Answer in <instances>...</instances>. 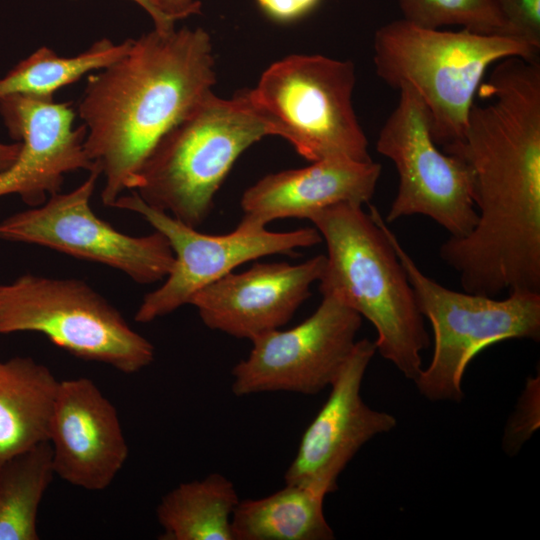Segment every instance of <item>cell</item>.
Returning a JSON list of instances; mask_svg holds the SVG:
<instances>
[{
  "label": "cell",
  "mask_w": 540,
  "mask_h": 540,
  "mask_svg": "<svg viewBox=\"0 0 540 540\" xmlns=\"http://www.w3.org/2000/svg\"><path fill=\"white\" fill-rule=\"evenodd\" d=\"M214 64L204 29L154 28L132 39L119 60L88 75L77 113L86 127V153L104 176L105 206L138 188L158 141L212 91Z\"/></svg>",
  "instance_id": "6da1fadb"
},
{
  "label": "cell",
  "mask_w": 540,
  "mask_h": 540,
  "mask_svg": "<svg viewBox=\"0 0 540 540\" xmlns=\"http://www.w3.org/2000/svg\"><path fill=\"white\" fill-rule=\"evenodd\" d=\"M382 217L375 206L366 213L355 203L335 204L310 216L327 248L319 291L370 321L377 351L414 381L430 337Z\"/></svg>",
  "instance_id": "7a4b0ae2"
},
{
  "label": "cell",
  "mask_w": 540,
  "mask_h": 540,
  "mask_svg": "<svg viewBox=\"0 0 540 540\" xmlns=\"http://www.w3.org/2000/svg\"><path fill=\"white\" fill-rule=\"evenodd\" d=\"M539 51L512 37L426 29L404 19L383 25L373 39L378 77L420 96L441 149L461 139L487 69L509 57L538 60Z\"/></svg>",
  "instance_id": "3957f363"
},
{
  "label": "cell",
  "mask_w": 540,
  "mask_h": 540,
  "mask_svg": "<svg viewBox=\"0 0 540 540\" xmlns=\"http://www.w3.org/2000/svg\"><path fill=\"white\" fill-rule=\"evenodd\" d=\"M267 135L246 92L224 99L211 91L158 141L135 191L149 206L198 228L235 161Z\"/></svg>",
  "instance_id": "277c9868"
},
{
  "label": "cell",
  "mask_w": 540,
  "mask_h": 540,
  "mask_svg": "<svg viewBox=\"0 0 540 540\" xmlns=\"http://www.w3.org/2000/svg\"><path fill=\"white\" fill-rule=\"evenodd\" d=\"M382 226L404 267L417 306L434 332V353L414 380L430 401L460 402L468 363L484 348L507 339L540 338V292L512 291L505 299L448 289L427 275L382 217Z\"/></svg>",
  "instance_id": "5b68a950"
},
{
  "label": "cell",
  "mask_w": 540,
  "mask_h": 540,
  "mask_svg": "<svg viewBox=\"0 0 540 540\" xmlns=\"http://www.w3.org/2000/svg\"><path fill=\"white\" fill-rule=\"evenodd\" d=\"M355 67L322 55H291L269 66L246 91L271 135L287 140L311 162L327 158L371 161L354 111Z\"/></svg>",
  "instance_id": "8992f818"
},
{
  "label": "cell",
  "mask_w": 540,
  "mask_h": 540,
  "mask_svg": "<svg viewBox=\"0 0 540 540\" xmlns=\"http://www.w3.org/2000/svg\"><path fill=\"white\" fill-rule=\"evenodd\" d=\"M37 332L72 355L136 373L154 360L153 345L80 279L25 274L0 285V334Z\"/></svg>",
  "instance_id": "52a82bcc"
},
{
  "label": "cell",
  "mask_w": 540,
  "mask_h": 540,
  "mask_svg": "<svg viewBox=\"0 0 540 540\" xmlns=\"http://www.w3.org/2000/svg\"><path fill=\"white\" fill-rule=\"evenodd\" d=\"M398 103L382 126L377 151L390 159L398 174V188L384 218L386 223L427 216L460 238L478 220L472 183L465 163L440 150L430 129L428 111L409 86L399 89Z\"/></svg>",
  "instance_id": "ba28073f"
},
{
  "label": "cell",
  "mask_w": 540,
  "mask_h": 540,
  "mask_svg": "<svg viewBox=\"0 0 540 540\" xmlns=\"http://www.w3.org/2000/svg\"><path fill=\"white\" fill-rule=\"evenodd\" d=\"M114 207L143 217L166 237L174 254L165 282L144 296L135 314V321L140 323L151 322L190 304L195 293L246 262L275 254H297L300 248L322 242L315 227L273 232L240 222L228 234H204L149 206L135 190L121 195Z\"/></svg>",
  "instance_id": "9c48e42d"
},
{
  "label": "cell",
  "mask_w": 540,
  "mask_h": 540,
  "mask_svg": "<svg viewBox=\"0 0 540 540\" xmlns=\"http://www.w3.org/2000/svg\"><path fill=\"white\" fill-rule=\"evenodd\" d=\"M100 175L96 168L72 191L53 194L42 205L5 218L0 222V238L101 263L140 284L165 279L174 254L162 233L155 230L139 237L124 234L91 209L90 199Z\"/></svg>",
  "instance_id": "30bf717a"
},
{
  "label": "cell",
  "mask_w": 540,
  "mask_h": 540,
  "mask_svg": "<svg viewBox=\"0 0 540 540\" xmlns=\"http://www.w3.org/2000/svg\"><path fill=\"white\" fill-rule=\"evenodd\" d=\"M362 317L331 296L287 330L252 340L246 359L232 369L236 396L263 392L313 395L330 386L352 352Z\"/></svg>",
  "instance_id": "8fae6325"
},
{
  "label": "cell",
  "mask_w": 540,
  "mask_h": 540,
  "mask_svg": "<svg viewBox=\"0 0 540 540\" xmlns=\"http://www.w3.org/2000/svg\"><path fill=\"white\" fill-rule=\"evenodd\" d=\"M376 351L375 342L356 341L326 402L304 431L285 483L325 495L335 491L339 475L360 448L397 425L393 415L370 408L361 397L364 374Z\"/></svg>",
  "instance_id": "7c38bea8"
},
{
  "label": "cell",
  "mask_w": 540,
  "mask_h": 540,
  "mask_svg": "<svg viewBox=\"0 0 540 540\" xmlns=\"http://www.w3.org/2000/svg\"><path fill=\"white\" fill-rule=\"evenodd\" d=\"M0 115L21 143L16 161L0 173V197L17 194L36 207L60 192L65 174L98 168L84 147L86 127L73 128L72 102L11 95L0 99Z\"/></svg>",
  "instance_id": "4fadbf2b"
},
{
  "label": "cell",
  "mask_w": 540,
  "mask_h": 540,
  "mask_svg": "<svg viewBox=\"0 0 540 540\" xmlns=\"http://www.w3.org/2000/svg\"><path fill=\"white\" fill-rule=\"evenodd\" d=\"M325 260L317 255L295 265L255 263L202 288L190 304L208 328L252 341L289 322L311 295Z\"/></svg>",
  "instance_id": "5bb4252c"
},
{
  "label": "cell",
  "mask_w": 540,
  "mask_h": 540,
  "mask_svg": "<svg viewBox=\"0 0 540 540\" xmlns=\"http://www.w3.org/2000/svg\"><path fill=\"white\" fill-rule=\"evenodd\" d=\"M48 441L55 475L88 491L108 488L128 458L117 409L85 377L59 381Z\"/></svg>",
  "instance_id": "9a60e30c"
},
{
  "label": "cell",
  "mask_w": 540,
  "mask_h": 540,
  "mask_svg": "<svg viewBox=\"0 0 540 540\" xmlns=\"http://www.w3.org/2000/svg\"><path fill=\"white\" fill-rule=\"evenodd\" d=\"M381 165L347 158H327L311 165L264 176L241 198V223L266 227L283 218L309 219L315 212L339 203H369Z\"/></svg>",
  "instance_id": "2e32d148"
},
{
  "label": "cell",
  "mask_w": 540,
  "mask_h": 540,
  "mask_svg": "<svg viewBox=\"0 0 540 540\" xmlns=\"http://www.w3.org/2000/svg\"><path fill=\"white\" fill-rule=\"evenodd\" d=\"M59 381L30 357L0 362V467L48 441Z\"/></svg>",
  "instance_id": "e0dca14e"
},
{
  "label": "cell",
  "mask_w": 540,
  "mask_h": 540,
  "mask_svg": "<svg viewBox=\"0 0 540 540\" xmlns=\"http://www.w3.org/2000/svg\"><path fill=\"white\" fill-rule=\"evenodd\" d=\"M325 494L288 484L258 499L240 500L232 515L233 540H331L323 501Z\"/></svg>",
  "instance_id": "ac0fdd59"
},
{
  "label": "cell",
  "mask_w": 540,
  "mask_h": 540,
  "mask_svg": "<svg viewBox=\"0 0 540 540\" xmlns=\"http://www.w3.org/2000/svg\"><path fill=\"white\" fill-rule=\"evenodd\" d=\"M233 483L219 473L184 482L156 509L163 540H233L232 515L239 502Z\"/></svg>",
  "instance_id": "d6986e66"
},
{
  "label": "cell",
  "mask_w": 540,
  "mask_h": 540,
  "mask_svg": "<svg viewBox=\"0 0 540 540\" xmlns=\"http://www.w3.org/2000/svg\"><path fill=\"white\" fill-rule=\"evenodd\" d=\"M131 44V38L121 43L103 38L72 57L58 56L54 50L42 46L0 79V99L11 95L54 98L59 89L119 60Z\"/></svg>",
  "instance_id": "ffe728a7"
},
{
  "label": "cell",
  "mask_w": 540,
  "mask_h": 540,
  "mask_svg": "<svg viewBox=\"0 0 540 540\" xmlns=\"http://www.w3.org/2000/svg\"><path fill=\"white\" fill-rule=\"evenodd\" d=\"M55 476L49 441L0 467V540H38L40 503Z\"/></svg>",
  "instance_id": "44dd1931"
},
{
  "label": "cell",
  "mask_w": 540,
  "mask_h": 540,
  "mask_svg": "<svg viewBox=\"0 0 540 540\" xmlns=\"http://www.w3.org/2000/svg\"><path fill=\"white\" fill-rule=\"evenodd\" d=\"M399 7L404 20L421 28L458 25L478 34L515 38L495 0H399Z\"/></svg>",
  "instance_id": "7402d4cb"
},
{
  "label": "cell",
  "mask_w": 540,
  "mask_h": 540,
  "mask_svg": "<svg viewBox=\"0 0 540 540\" xmlns=\"http://www.w3.org/2000/svg\"><path fill=\"white\" fill-rule=\"evenodd\" d=\"M513 37L540 50V0H495Z\"/></svg>",
  "instance_id": "603a6c76"
},
{
  "label": "cell",
  "mask_w": 540,
  "mask_h": 540,
  "mask_svg": "<svg viewBox=\"0 0 540 540\" xmlns=\"http://www.w3.org/2000/svg\"><path fill=\"white\" fill-rule=\"evenodd\" d=\"M262 10L273 19L290 21L312 10L319 0H257Z\"/></svg>",
  "instance_id": "cb8c5ba5"
},
{
  "label": "cell",
  "mask_w": 540,
  "mask_h": 540,
  "mask_svg": "<svg viewBox=\"0 0 540 540\" xmlns=\"http://www.w3.org/2000/svg\"><path fill=\"white\" fill-rule=\"evenodd\" d=\"M158 12L179 21L198 14L201 2L198 0H147Z\"/></svg>",
  "instance_id": "d4e9b609"
},
{
  "label": "cell",
  "mask_w": 540,
  "mask_h": 540,
  "mask_svg": "<svg viewBox=\"0 0 540 540\" xmlns=\"http://www.w3.org/2000/svg\"><path fill=\"white\" fill-rule=\"evenodd\" d=\"M142 7L147 14L151 17L154 22V28L167 31L175 28V23L173 19L161 14L158 12L147 0H130Z\"/></svg>",
  "instance_id": "484cf974"
},
{
  "label": "cell",
  "mask_w": 540,
  "mask_h": 540,
  "mask_svg": "<svg viewBox=\"0 0 540 540\" xmlns=\"http://www.w3.org/2000/svg\"><path fill=\"white\" fill-rule=\"evenodd\" d=\"M20 148V142L12 144L0 143V173L5 171L16 161Z\"/></svg>",
  "instance_id": "4316f807"
}]
</instances>
